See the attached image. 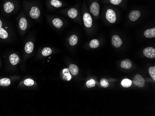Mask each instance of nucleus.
Listing matches in <instances>:
<instances>
[{"label":"nucleus","mask_w":155,"mask_h":116,"mask_svg":"<svg viewBox=\"0 0 155 116\" xmlns=\"http://www.w3.org/2000/svg\"><path fill=\"white\" fill-rule=\"evenodd\" d=\"M22 4L25 9H28L29 14L32 18L37 19L40 16V9L36 5V4L31 1H24Z\"/></svg>","instance_id":"f257e3e1"},{"label":"nucleus","mask_w":155,"mask_h":116,"mask_svg":"<svg viewBox=\"0 0 155 116\" xmlns=\"http://www.w3.org/2000/svg\"><path fill=\"white\" fill-rule=\"evenodd\" d=\"M2 4V8L4 12L9 14L15 10L16 7L18 5L19 3L17 0H6Z\"/></svg>","instance_id":"f03ea898"},{"label":"nucleus","mask_w":155,"mask_h":116,"mask_svg":"<svg viewBox=\"0 0 155 116\" xmlns=\"http://www.w3.org/2000/svg\"><path fill=\"white\" fill-rule=\"evenodd\" d=\"M134 84L139 88H143L145 86V80L144 78L140 74H136L133 78Z\"/></svg>","instance_id":"7ed1b4c3"},{"label":"nucleus","mask_w":155,"mask_h":116,"mask_svg":"<svg viewBox=\"0 0 155 116\" xmlns=\"http://www.w3.org/2000/svg\"><path fill=\"white\" fill-rule=\"evenodd\" d=\"M106 18L109 22L114 23L116 21V15L115 12L112 9H108L106 13Z\"/></svg>","instance_id":"20e7f679"},{"label":"nucleus","mask_w":155,"mask_h":116,"mask_svg":"<svg viewBox=\"0 0 155 116\" xmlns=\"http://www.w3.org/2000/svg\"><path fill=\"white\" fill-rule=\"evenodd\" d=\"M83 21L85 26L86 28H90L92 26L93 20L89 13H84L83 16Z\"/></svg>","instance_id":"39448f33"},{"label":"nucleus","mask_w":155,"mask_h":116,"mask_svg":"<svg viewBox=\"0 0 155 116\" xmlns=\"http://www.w3.org/2000/svg\"><path fill=\"white\" fill-rule=\"evenodd\" d=\"M144 54L145 56L150 58L155 57V49L152 47H148L144 49Z\"/></svg>","instance_id":"423d86ee"},{"label":"nucleus","mask_w":155,"mask_h":116,"mask_svg":"<svg viewBox=\"0 0 155 116\" xmlns=\"http://www.w3.org/2000/svg\"><path fill=\"white\" fill-rule=\"evenodd\" d=\"M100 7L97 2H94L91 4L90 7V12L94 16H98L100 13Z\"/></svg>","instance_id":"0eeeda50"},{"label":"nucleus","mask_w":155,"mask_h":116,"mask_svg":"<svg viewBox=\"0 0 155 116\" xmlns=\"http://www.w3.org/2000/svg\"><path fill=\"white\" fill-rule=\"evenodd\" d=\"M19 27L21 31H24L26 30L28 27V22L26 18L22 17L19 19Z\"/></svg>","instance_id":"6e6552de"},{"label":"nucleus","mask_w":155,"mask_h":116,"mask_svg":"<svg viewBox=\"0 0 155 116\" xmlns=\"http://www.w3.org/2000/svg\"><path fill=\"white\" fill-rule=\"evenodd\" d=\"M112 45L114 47L116 48H118L122 44V41L120 39V37L118 35H114L112 37Z\"/></svg>","instance_id":"1a4fd4ad"},{"label":"nucleus","mask_w":155,"mask_h":116,"mask_svg":"<svg viewBox=\"0 0 155 116\" xmlns=\"http://www.w3.org/2000/svg\"><path fill=\"white\" fill-rule=\"evenodd\" d=\"M141 16V13L138 10H133L129 14V18L130 21L135 22Z\"/></svg>","instance_id":"9d476101"},{"label":"nucleus","mask_w":155,"mask_h":116,"mask_svg":"<svg viewBox=\"0 0 155 116\" xmlns=\"http://www.w3.org/2000/svg\"><path fill=\"white\" fill-rule=\"evenodd\" d=\"M34 48V43L32 41H28L25 45V51L28 54H30L33 52Z\"/></svg>","instance_id":"9b49d317"},{"label":"nucleus","mask_w":155,"mask_h":116,"mask_svg":"<svg viewBox=\"0 0 155 116\" xmlns=\"http://www.w3.org/2000/svg\"><path fill=\"white\" fill-rule=\"evenodd\" d=\"M145 37L147 38H152L155 37V28L150 29L147 30L145 31Z\"/></svg>","instance_id":"f8f14e48"},{"label":"nucleus","mask_w":155,"mask_h":116,"mask_svg":"<svg viewBox=\"0 0 155 116\" xmlns=\"http://www.w3.org/2000/svg\"><path fill=\"white\" fill-rule=\"evenodd\" d=\"M19 60H20L19 57L15 53L12 54L9 57V60L12 65H15L17 64L19 61Z\"/></svg>","instance_id":"ddd939ff"},{"label":"nucleus","mask_w":155,"mask_h":116,"mask_svg":"<svg viewBox=\"0 0 155 116\" xmlns=\"http://www.w3.org/2000/svg\"><path fill=\"white\" fill-rule=\"evenodd\" d=\"M132 62L130 60L125 59L123 60L121 63V66L122 68L130 69L132 67Z\"/></svg>","instance_id":"4468645a"},{"label":"nucleus","mask_w":155,"mask_h":116,"mask_svg":"<svg viewBox=\"0 0 155 116\" xmlns=\"http://www.w3.org/2000/svg\"><path fill=\"white\" fill-rule=\"evenodd\" d=\"M67 14L71 18L75 19L78 14V11L76 8H71L68 11Z\"/></svg>","instance_id":"2eb2a0df"},{"label":"nucleus","mask_w":155,"mask_h":116,"mask_svg":"<svg viewBox=\"0 0 155 116\" xmlns=\"http://www.w3.org/2000/svg\"><path fill=\"white\" fill-rule=\"evenodd\" d=\"M52 23L55 28H60L62 27L63 23L62 21L59 18H55L53 19L52 21Z\"/></svg>","instance_id":"dca6fc26"},{"label":"nucleus","mask_w":155,"mask_h":116,"mask_svg":"<svg viewBox=\"0 0 155 116\" xmlns=\"http://www.w3.org/2000/svg\"><path fill=\"white\" fill-rule=\"evenodd\" d=\"M69 69L72 74L74 75H77L78 74L79 71L78 67L77 66V65L73 64H71L69 66Z\"/></svg>","instance_id":"f3484780"},{"label":"nucleus","mask_w":155,"mask_h":116,"mask_svg":"<svg viewBox=\"0 0 155 116\" xmlns=\"http://www.w3.org/2000/svg\"><path fill=\"white\" fill-rule=\"evenodd\" d=\"M8 37V33L7 30L2 27L0 28V38L1 39H7Z\"/></svg>","instance_id":"a211bd4d"},{"label":"nucleus","mask_w":155,"mask_h":116,"mask_svg":"<svg viewBox=\"0 0 155 116\" xmlns=\"http://www.w3.org/2000/svg\"><path fill=\"white\" fill-rule=\"evenodd\" d=\"M78 38L75 35H72L69 38V44L71 46H74L78 43Z\"/></svg>","instance_id":"6ab92c4d"},{"label":"nucleus","mask_w":155,"mask_h":116,"mask_svg":"<svg viewBox=\"0 0 155 116\" xmlns=\"http://www.w3.org/2000/svg\"><path fill=\"white\" fill-rule=\"evenodd\" d=\"M50 4L56 8H59L62 6V3L59 0H51Z\"/></svg>","instance_id":"aec40b11"},{"label":"nucleus","mask_w":155,"mask_h":116,"mask_svg":"<svg viewBox=\"0 0 155 116\" xmlns=\"http://www.w3.org/2000/svg\"><path fill=\"white\" fill-rule=\"evenodd\" d=\"M132 81L128 79H124L121 82L122 85L124 88H129L132 85Z\"/></svg>","instance_id":"412c9836"},{"label":"nucleus","mask_w":155,"mask_h":116,"mask_svg":"<svg viewBox=\"0 0 155 116\" xmlns=\"http://www.w3.org/2000/svg\"><path fill=\"white\" fill-rule=\"evenodd\" d=\"M10 84V80L8 78H3L0 80V85L3 87L8 86Z\"/></svg>","instance_id":"4be33fe9"},{"label":"nucleus","mask_w":155,"mask_h":116,"mask_svg":"<svg viewBox=\"0 0 155 116\" xmlns=\"http://www.w3.org/2000/svg\"><path fill=\"white\" fill-rule=\"evenodd\" d=\"M41 53L43 56H48L52 53V50L49 47H45L42 50Z\"/></svg>","instance_id":"5701e85b"},{"label":"nucleus","mask_w":155,"mask_h":116,"mask_svg":"<svg viewBox=\"0 0 155 116\" xmlns=\"http://www.w3.org/2000/svg\"><path fill=\"white\" fill-rule=\"evenodd\" d=\"M99 45H100V43L97 39L92 40L90 43V46L91 48H94V49L99 47Z\"/></svg>","instance_id":"b1692460"},{"label":"nucleus","mask_w":155,"mask_h":116,"mask_svg":"<svg viewBox=\"0 0 155 116\" xmlns=\"http://www.w3.org/2000/svg\"><path fill=\"white\" fill-rule=\"evenodd\" d=\"M100 85L102 87L104 88H106L109 86L108 80L106 79H102L100 81Z\"/></svg>","instance_id":"393cba45"},{"label":"nucleus","mask_w":155,"mask_h":116,"mask_svg":"<svg viewBox=\"0 0 155 116\" xmlns=\"http://www.w3.org/2000/svg\"><path fill=\"white\" fill-rule=\"evenodd\" d=\"M149 73L151 76V77L154 80V81L155 80V67H150L149 70Z\"/></svg>","instance_id":"a878e982"},{"label":"nucleus","mask_w":155,"mask_h":116,"mask_svg":"<svg viewBox=\"0 0 155 116\" xmlns=\"http://www.w3.org/2000/svg\"><path fill=\"white\" fill-rule=\"evenodd\" d=\"M95 83V81L94 79H91L86 83V86L88 88H93L94 87Z\"/></svg>","instance_id":"bb28decb"},{"label":"nucleus","mask_w":155,"mask_h":116,"mask_svg":"<svg viewBox=\"0 0 155 116\" xmlns=\"http://www.w3.org/2000/svg\"><path fill=\"white\" fill-rule=\"evenodd\" d=\"M24 83L27 86H32L34 85V83L33 80L31 79H28L25 80Z\"/></svg>","instance_id":"cd10ccee"},{"label":"nucleus","mask_w":155,"mask_h":116,"mask_svg":"<svg viewBox=\"0 0 155 116\" xmlns=\"http://www.w3.org/2000/svg\"><path fill=\"white\" fill-rule=\"evenodd\" d=\"M123 0H110L111 3L115 5H117L122 2Z\"/></svg>","instance_id":"c85d7f7f"},{"label":"nucleus","mask_w":155,"mask_h":116,"mask_svg":"<svg viewBox=\"0 0 155 116\" xmlns=\"http://www.w3.org/2000/svg\"><path fill=\"white\" fill-rule=\"evenodd\" d=\"M63 73H64V79H66V80H70V79H71V75H70V74H69V72L67 73H65L63 72Z\"/></svg>","instance_id":"c756f323"},{"label":"nucleus","mask_w":155,"mask_h":116,"mask_svg":"<svg viewBox=\"0 0 155 116\" xmlns=\"http://www.w3.org/2000/svg\"><path fill=\"white\" fill-rule=\"evenodd\" d=\"M2 27V22L1 20L0 19V28Z\"/></svg>","instance_id":"7c9ffc66"}]
</instances>
